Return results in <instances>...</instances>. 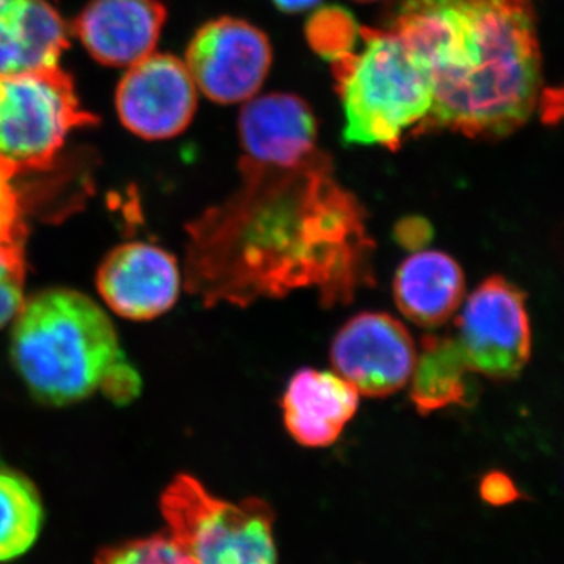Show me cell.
I'll return each instance as SVG.
<instances>
[{"instance_id":"6da1fadb","label":"cell","mask_w":564,"mask_h":564,"mask_svg":"<svg viewBox=\"0 0 564 564\" xmlns=\"http://www.w3.org/2000/svg\"><path fill=\"white\" fill-rule=\"evenodd\" d=\"M242 185L188 226L187 288L207 306H250L315 291L347 306L375 285L367 212L318 152L295 169L240 163Z\"/></svg>"},{"instance_id":"7a4b0ae2","label":"cell","mask_w":564,"mask_h":564,"mask_svg":"<svg viewBox=\"0 0 564 564\" xmlns=\"http://www.w3.org/2000/svg\"><path fill=\"white\" fill-rule=\"evenodd\" d=\"M425 63L433 107L422 133L503 139L544 101L533 0H403L391 28Z\"/></svg>"},{"instance_id":"3957f363","label":"cell","mask_w":564,"mask_h":564,"mask_svg":"<svg viewBox=\"0 0 564 564\" xmlns=\"http://www.w3.org/2000/svg\"><path fill=\"white\" fill-rule=\"evenodd\" d=\"M13 322L11 361L39 402L66 406L99 389L128 402L139 392L113 323L90 296L51 289L24 302Z\"/></svg>"},{"instance_id":"277c9868","label":"cell","mask_w":564,"mask_h":564,"mask_svg":"<svg viewBox=\"0 0 564 564\" xmlns=\"http://www.w3.org/2000/svg\"><path fill=\"white\" fill-rule=\"evenodd\" d=\"M364 47L334 63L348 144L397 151L421 135L432 111L433 80L425 63L392 29H359Z\"/></svg>"},{"instance_id":"5b68a950","label":"cell","mask_w":564,"mask_h":564,"mask_svg":"<svg viewBox=\"0 0 564 564\" xmlns=\"http://www.w3.org/2000/svg\"><path fill=\"white\" fill-rule=\"evenodd\" d=\"M169 534L193 564H276L274 511L265 500L232 503L180 475L162 496Z\"/></svg>"},{"instance_id":"8992f818","label":"cell","mask_w":564,"mask_h":564,"mask_svg":"<svg viewBox=\"0 0 564 564\" xmlns=\"http://www.w3.org/2000/svg\"><path fill=\"white\" fill-rule=\"evenodd\" d=\"M98 122L61 65L0 74V159L21 172L50 169L70 133Z\"/></svg>"},{"instance_id":"52a82bcc","label":"cell","mask_w":564,"mask_h":564,"mask_svg":"<svg viewBox=\"0 0 564 564\" xmlns=\"http://www.w3.org/2000/svg\"><path fill=\"white\" fill-rule=\"evenodd\" d=\"M455 340L470 372L494 381L518 378L532 358L525 293L499 274L486 278L464 304Z\"/></svg>"},{"instance_id":"ba28073f","label":"cell","mask_w":564,"mask_h":564,"mask_svg":"<svg viewBox=\"0 0 564 564\" xmlns=\"http://www.w3.org/2000/svg\"><path fill=\"white\" fill-rule=\"evenodd\" d=\"M184 62L198 91L212 102L232 106L258 96L272 68L273 50L251 22L221 17L196 31Z\"/></svg>"},{"instance_id":"9c48e42d","label":"cell","mask_w":564,"mask_h":564,"mask_svg":"<svg viewBox=\"0 0 564 564\" xmlns=\"http://www.w3.org/2000/svg\"><path fill=\"white\" fill-rule=\"evenodd\" d=\"M198 88L182 58L152 52L128 66L115 93L121 124L148 141L176 139L191 128Z\"/></svg>"},{"instance_id":"30bf717a","label":"cell","mask_w":564,"mask_h":564,"mask_svg":"<svg viewBox=\"0 0 564 564\" xmlns=\"http://www.w3.org/2000/svg\"><path fill=\"white\" fill-rule=\"evenodd\" d=\"M415 344L406 326L386 313L351 317L334 336V372L370 399L402 391L413 375Z\"/></svg>"},{"instance_id":"8fae6325","label":"cell","mask_w":564,"mask_h":564,"mask_svg":"<svg viewBox=\"0 0 564 564\" xmlns=\"http://www.w3.org/2000/svg\"><path fill=\"white\" fill-rule=\"evenodd\" d=\"M98 289L107 306L120 317L152 321L176 303L180 267L170 252L154 245H120L104 258Z\"/></svg>"},{"instance_id":"7c38bea8","label":"cell","mask_w":564,"mask_h":564,"mask_svg":"<svg viewBox=\"0 0 564 564\" xmlns=\"http://www.w3.org/2000/svg\"><path fill=\"white\" fill-rule=\"evenodd\" d=\"M240 163L270 169H295L313 161L317 121L304 99L288 93L254 96L239 117Z\"/></svg>"},{"instance_id":"4fadbf2b","label":"cell","mask_w":564,"mask_h":564,"mask_svg":"<svg viewBox=\"0 0 564 564\" xmlns=\"http://www.w3.org/2000/svg\"><path fill=\"white\" fill-rule=\"evenodd\" d=\"M166 17L162 0H88L70 33L99 65L128 68L155 52Z\"/></svg>"},{"instance_id":"5bb4252c","label":"cell","mask_w":564,"mask_h":564,"mask_svg":"<svg viewBox=\"0 0 564 564\" xmlns=\"http://www.w3.org/2000/svg\"><path fill=\"white\" fill-rule=\"evenodd\" d=\"M284 425L292 440L310 448L339 440L359 408V392L336 372L299 370L282 397Z\"/></svg>"},{"instance_id":"9a60e30c","label":"cell","mask_w":564,"mask_h":564,"mask_svg":"<svg viewBox=\"0 0 564 564\" xmlns=\"http://www.w3.org/2000/svg\"><path fill=\"white\" fill-rule=\"evenodd\" d=\"M69 39L57 0H0V74L58 65Z\"/></svg>"},{"instance_id":"2e32d148","label":"cell","mask_w":564,"mask_h":564,"mask_svg":"<svg viewBox=\"0 0 564 564\" xmlns=\"http://www.w3.org/2000/svg\"><path fill=\"white\" fill-rule=\"evenodd\" d=\"M466 293L459 263L443 251H417L404 259L393 278L400 313L422 328H440L456 314Z\"/></svg>"},{"instance_id":"e0dca14e","label":"cell","mask_w":564,"mask_h":564,"mask_svg":"<svg viewBox=\"0 0 564 564\" xmlns=\"http://www.w3.org/2000/svg\"><path fill=\"white\" fill-rule=\"evenodd\" d=\"M469 369L455 337L423 336L415 355L411 402L419 414L429 415L448 406L469 402Z\"/></svg>"},{"instance_id":"ac0fdd59","label":"cell","mask_w":564,"mask_h":564,"mask_svg":"<svg viewBox=\"0 0 564 564\" xmlns=\"http://www.w3.org/2000/svg\"><path fill=\"white\" fill-rule=\"evenodd\" d=\"M43 518L35 485L17 470L0 466V562L18 558L35 544Z\"/></svg>"},{"instance_id":"d6986e66","label":"cell","mask_w":564,"mask_h":564,"mask_svg":"<svg viewBox=\"0 0 564 564\" xmlns=\"http://www.w3.org/2000/svg\"><path fill=\"white\" fill-rule=\"evenodd\" d=\"M358 32L351 14L337 7L317 11L307 22V40L315 52L336 62L345 54H350L355 35Z\"/></svg>"},{"instance_id":"ffe728a7","label":"cell","mask_w":564,"mask_h":564,"mask_svg":"<svg viewBox=\"0 0 564 564\" xmlns=\"http://www.w3.org/2000/svg\"><path fill=\"white\" fill-rule=\"evenodd\" d=\"M96 564H193L170 534L132 541L102 552Z\"/></svg>"},{"instance_id":"44dd1931","label":"cell","mask_w":564,"mask_h":564,"mask_svg":"<svg viewBox=\"0 0 564 564\" xmlns=\"http://www.w3.org/2000/svg\"><path fill=\"white\" fill-rule=\"evenodd\" d=\"M24 245L0 243V328L9 325L24 304Z\"/></svg>"},{"instance_id":"7402d4cb","label":"cell","mask_w":564,"mask_h":564,"mask_svg":"<svg viewBox=\"0 0 564 564\" xmlns=\"http://www.w3.org/2000/svg\"><path fill=\"white\" fill-rule=\"evenodd\" d=\"M22 173L17 165L0 159V243L24 245L25 225L22 202L14 177Z\"/></svg>"},{"instance_id":"603a6c76","label":"cell","mask_w":564,"mask_h":564,"mask_svg":"<svg viewBox=\"0 0 564 564\" xmlns=\"http://www.w3.org/2000/svg\"><path fill=\"white\" fill-rule=\"evenodd\" d=\"M480 496L492 507H505V505L518 502L522 497L510 475L500 470H492L485 475L484 480L480 481Z\"/></svg>"},{"instance_id":"cb8c5ba5","label":"cell","mask_w":564,"mask_h":564,"mask_svg":"<svg viewBox=\"0 0 564 564\" xmlns=\"http://www.w3.org/2000/svg\"><path fill=\"white\" fill-rule=\"evenodd\" d=\"M393 237L400 247L408 251L425 250L432 242L433 226L422 217H406L400 220L393 229Z\"/></svg>"},{"instance_id":"d4e9b609","label":"cell","mask_w":564,"mask_h":564,"mask_svg":"<svg viewBox=\"0 0 564 564\" xmlns=\"http://www.w3.org/2000/svg\"><path fill=\"white\" fill-rule=\"evenodd\" d=\"M322 0H273L278 10L284 13H303V11L313 10Z\"/></svg>"},{"instance_id":"484cf974","label":"cell","mask_w":564,"mask_h":564,"mask_svg":"<svg viewBox=\"0 0 564 564\" xmlns=\"http://www.w3.org/2000/svg\"><path fill=\"white\" fill-rule=\"evenodd\" d=\"M356 2L372 3V2H380V0H356Z\"/></svg>"}]
</instances>
